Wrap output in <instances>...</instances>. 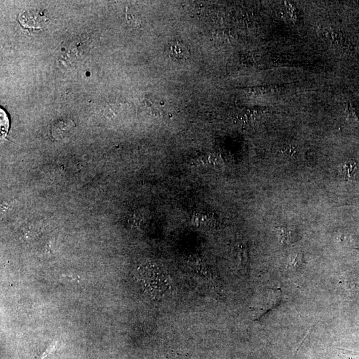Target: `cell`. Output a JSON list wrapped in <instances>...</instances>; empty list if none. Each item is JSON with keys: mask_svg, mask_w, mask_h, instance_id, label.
<instances>
[{"mask_svg": "<svg viewBox=\"0 0 359 359\" xmlns=\"http://www.w3.org/2000/svg\"><path fill=\"white\" fill-rule=\"evenodd\" d=\"M341 174L348 179H359V163H346L341 168Z\"/></svg>", "mask_w": 359, "mask_h": 359, "instance_id": "4", "label": "cell"}, {"mask_svg": "<svg viewBox=\"0 0 359 359\" xmlns=\"http://www.w3.org/2000/svg\"><path fill=\"white\" fill-rule=\"evenodd\" d=\"M24 14L33 20H30L29 22L22 23L23 27H29V28H33H33H39L41 27V23L44 22V20H42V14L40 13L31 12V11L25 12Z\"/></svg>", "mask_w": 359, "mask_h": 359, "instance_id": "5", "label": "cell"}, {"mask_svg": "<svg viewBox=\"0 0 359 359\" xmlns=\"http://www.w3.org/2000/svg\"><path fill=\"white\" fill-rule=\"evenodd\" d=\"M347 115L348 118L351 121L356 123L358 121V118L357 115H356L355 111H354V108H352V106L349 105H347Z\"/></svg>", "mask_w": 359, "mask_h": 359, "instance_id": "7", "label": "cell"}, {"mask_svg": "<svg viewBox=\"0 0 359 359\" xmlns=\"http://www.w3.org/2000/svg\"><path fill=\"white\" fill-rule=\"evenodd\" d=\"M169 55L174 60H186L190 57V53L188 48L181 42H174L170 45Z\"/></svg>", "mask_w": 359, "mask_h": 359, "instance_id": "2", "label": "cell"}, {"mask_svg": "<svg viewBox=\"0 0 359 359\" xmlns=\"http://www.w3.org/2000/svg\"><path fill=\"white\" fill-rule=\"evenodd\" d=\"M303 263V255L301 254H297L295 256L294 260L290 261L289 263V267L292 268H298L301 266Z\"/></svg>", "mask_w": 359, "mask_h": 359, "instance_id": "6", "label": "cell"}, {"mask_svg": "<svg viewBox=\"0 0 359 359\" xmlns=\"http://www.w3.org/2000/svg\"><path fill=\"white\" fill-rule=\"evenodd\" d=\"M139 277L142 288L153 298H161L169 290V276L156 263H146L142 265L139 271Z\"/></svg>", "mask_w": 359, "mask_h": 359, "instance_id": "1", "label": "cell"}, {"mask_svg": "<svg viewBox=\"0 0 359 359\" xmlns=\"http://www.w3.org/2000/svg\"><path fill=\"white\" fill-rule=\"evenodd\" d=\"M280 242L284 245H289L297 241V233L291 227L288 226H280L275 229Z\"/></svg>", "mask_w": 359, "mask_h": 359, "instance_id": "3", "label": "cell"}]
</instances>
